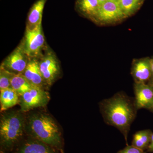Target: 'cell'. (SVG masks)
<instances>
[{
    "mask_svg": "<svg viewBox=\"0 0 153 153\" xmlns=\"http://www.w3.org/2000/svg\"><path fill=\"white\" fill-rule=\"evenodd\" d=\"M150 62L151 69L152 72V79L151 81L153 80V58L150 59Z\"/></svg>",
    "mask_w": 153,
    "mask_h": 153,
    "instance_id": "7402d4cb",
    "label": "cell"
},
{
    "mask_svg": "<svg viewBox=\"0 0 153 153\" xmlns=\"http://www.w3.org/2000/svg\"><path fill=\"white\" fill-rule=\"evenodd\" d=\"M126 17L118 3L108 0L100 6L94 21L100 24H112Z\"/></svg>",
    "mask_w": 153,
    "mask_h": 153,
    "instance_id": "52a82bcc",
    "label": "cell"
},
{
    "mask_svg": "<svg viewBox=\"0 0 153 153\" xmlns=\"http://www.w3.org/2000/svg\"><path fill=\"white\" fill-rule=\"evenodd\" d=\"M100 6L98 0H77L76 2V8L79 13L93 21L98 13Z\"/></svg>",
    "mask_w": 153,
    "mask_h": 153,
    "instance_id": "4fadbf2b",
    "label": "cell"
},
{
    "mask_svg": "<svg viewBox=\"0 0 153 153\" xmlns=\"http://www.w3.org/2000/svg\"><path fill=\"white\" fill-rule=\"evenodd\" d=\"M98 1L99 2L100 4V5L102 4L103 3L107 1H108V0H98Z\"/></svg>",
    "mask_w": 153,
    "mask_h": 153,
    "instance_id": "603a6c76",
    "label": "cell"
},
{
    "mask_svg": "<svg viewBox=\"0 0 153 153\" xmlns=\"http://www.w3.org/2000/svg\"><path fill=\"white\" fill-rule=\"evenodd\" d=\"M22 74L33 86L44 88L47 85L40 70L39 61L35 58L30 59Z\"/></svg>",
    "mask_w": 153,
    "mask_h": 153,
    "instance_id": "7c38bea8",
    "label": "cell"
},
{
    "mask_svg": "<svg viewBox=\"0 0 153 153\" xmlns=\"http://www.w3.org/2000/svg\"><path fill=\"white\" fill-rule=\"evenodd\" d=\"M39 66L45 83L50 86L59 76L60 68L59 62L55 55L48 52L41 58Z\"/></svg>",
    "mask_w": 153,
    "mask_h": 153,
    "instance_id": "ba28073f",
    "label": "cell"
},
{
    "mask_svg": "<svg viewBox=\"0 0 153 153\" xmlns=\"http://www.w3.org/2000/svg\"><path fill=\"white\" fill-rule=\"evenodd\" d=\"M45 43L42 24L34 28L27 27L25 40L22 42L25 53L30 59L41 54Z\"/></svg>",
    "mask_w": 153,
    "mask_h": 153,
    "instance_id": "277c9868",
    "label": "cell"
},
{
    "mask_svg": "<svg viewBox=\"0 0 153 153\" xmlns=\"http://www.w3.org/2000/svg\"><path fill=\"white\" fill-rule=\"evenodd\" d=\"M30 59L22 43L5 59L1 66L13 74H23Z\"/></svg>",
    "mask_w": 153,
    "mask_h": 153,
    "instance_id": "8992f818",
    "label": "cell"
},
{
    "mask_svg": "<svg viewBox=\"0 0 153 153\" xmlns=\"http://www.w3.org/2000/svg\"><path fill=\"white\" fill-rule=\"evenodd\" d=\"M23 113L22 111H12L1 115V150L4 152L13 151L23 140L26 127V118Z\"/></svg>",
    "mask_w": 153,
    "mask_h": 153,
    "instance_id": "3957f363",
    "label": "cell"
},
{
    "mask_svg": "<svg viewBox=\"0 0 153 153\" xmlns=\"http://www.w3.org/2000/svg\"><path fill=\"white\" fill-rule=\"evenodd\" d=\"M50 95L44 88L33 86L19 97V104L23 112L37 108L43 107L50 100Z\"/></svg>",
    "mask_w": 153,
    "mask_h": 153,
    "instance_id": "5b68a950",
    "label": "cell"
},
{
    "mask_svg": "<svg viewBox=\"0 0 153 153\" xmlns=\"http://www.w3.org/2000/svg\"><path fill=\"white\" fill-rule=\"evenodd\" d=\"M117 153H146L144 151L134 146L127 145L123 149L119 151Z\"/></svg>",
    "mask_w": 153,
    "mask_h": 153,
    "instance_id": "ffe728a7",
    "label": "cell"
},
{
    "mask_svg": "<svg viewBox=\"0 0 153 153\" xmlns=\"http://www.w3.org/2000/svg\"><path fill=\"white\" fill-rule=\"evenodd\" d=\"M111 1H113L115 2L118 3L120 1V0H111Z\"/></svg>",
    "mask_w": 153,
    "mask_h": 153,
    "instance_id": "cb8c5ba5",
    "label": "cell"
},
{
    "mask_svg": "<svg viewBox=\"0 0 153 153\" xmlns=\"http://www.w3.org/2000/svg\"><path fill=\"white\" fill-rule=\"evenodd\" d=\"M0 153H6L5 152H4V151L1 150V152H0Z\"/></svg>",
    "mask_w": 153,
    "mask_h": 153,
    "instance_id": "484cf974",
    "label": "cell"
},
{
    "mask_svg": "<svg viewBox=\"0 0 153 153\" xmlns=\"http://www.w3.org/2000/svg\"><path fill=\"white\" fill-rule=\"evenodd\" d=\"M147 151L148 152H153V133L152 134V137H151L150 143L148 147Z\"/></svg>",
    "mask_w": 153,
    "mask_h": 153,
    "instance_id": "44dd1931",
    "label": "cell"
},
{
    "mask_svg": "<svg viewBox=\"0 0 153 153\" xmlns=\"http://www.w3.org/2000/svg\"><path fill=\"white\" fill-rule=\"evenodd\" d=\"M131 74L135 83H146L148 81L152 80V72L149 58L134 60L132 65Z\"/></svg>",
    "mask_w": 153,
    "mask_h": 153,
    "instance_id": "8fae6325",
    "label": "cell"
},
{
    "mask_svg": "<svg viewBox=\"0 0 153 153\" xmlns=\"http://www.w3.org/2000/svg\"><path fill=\"white\" fill-rule=\"evenodd\" d=\"M15 153H63L54 147L28 136L15 148Z\"/></svg>",
    "mask_w": 153,
    "mask_h": 153,
    "instance_id": "9c48e42d",
    "label": "cell"
},
{
    "mask_svg": "<svg viewBox=\"0 0 153 153\" xmlns=\"http://www.w3.org/2000/svg\"><path fill=\"white\" fill-rule=\"evenodd\" d=\"M151 110H152V111H153V107L152 108V109H151Z\"/></svg>",
    "mask_w": 153,
    "mask_h": 153,
    "instance_id": "4316f807",
    "label": "cell"
},
{
    "mask_svg": "<svg viewBox=\"0 0 153 153\" xmlns=\"http://www.w3.org/2000/svg\"><path fill=\"white\" fill-rule=\"evenodd\" d=\"M47 0H38L30 9L27 27L32 28L42 24V15Z\"/></svg>",
    "mask_w": 153,
    "mask_h": 153,
    "instance_id": "5bb4252c",
    "label": "cell"
},
{
    "mask_svg": "<svg viewBox=\"0 0 153 153\" xmlns=\"http://www.w3.org/2000/svg\"><path fill=\"white\" fill-rule=\"evenodd\" d=\"M152 132L150 130H144L137 132L134 134L132 146L144 151L147 150L150 143Z\"/></svg>",
    "mask_w": 153,
    "mask_h": 153,
    "instance_id": "e0dca14e",
    "label": "cell"
},
{
    "mask_svg": "<svg viewBox=\"0 0 153 153\" xmlns=\"http://www.w3.org/2000/svg\"><path fill=\"white\" fill-rule=\"evenodd\" d=\"M26 131L28 136L63 152V138L60 129L49 114L35 112L29 115L26 118Z\"/></svg>",
    "mask_w": 153,
    "mask_h": 153,
    "instance_id": "7a4b0ae2",
    "label": "cell"
},
{
    "mask_svg": "<svg viewBox=\"0 0 153 153\" xmlns=\"http://www.w3.org/2000/svg\"><path fill=\"white\" fill-rule=\"evenodd\" d=\"M135 103L137 109L151 110L153 107V87L150 84L135 83Z\"/></svg>",
    "mask_w": 153,
    "mask_h": 153,
    "instance_id": "30bf717a",
    "label": "cell"
},
{
    "mask_svg": "<svg viewBox=\"0 0 153 153\" xmlns=\"http://www.w3.org/2000/svg\"><path fill=\"white\" fill-rule=\"evenodd\" d=\"M100 108L106 123L120 131L128 145V134L137 110L134 100L123 93H118L101 102Z\"/></svg>",
    "mask_w": 153,
    "mask_h": 153,
    "instance_id": "6da1fadb",
    "label": "cell"
},
{
    "mask_svg": "<svg viewBox=\"0 0 153 153\" xmlns=\"http://www.w3.org/2000/svg\"><path fill=\"white\" fill-rule=\"evenodd\" d=\"M12 88L19 97L30 90L32 85L22 74H14L11 80Z\"/></svg>",
    "mask_w": 153,
    "mask_h": 153,
    "instance_id": "2e32d148",
    "label": "cell"
},
{
    "mask_svg": "<svg viewBox=\"0 0 153 153\" xmlns=\"http://www.w3.org/2000/svg\"><path fill=\"white\" fill-rule=\"evenodd\" d=\"M13 73L6 70L1 66L0 68V90L6 88H12L11 80Z\"/></svg>",
    "mask_w": 153,
    "mask_h": 153,
    "instance_id": "d6986e66",
    "label": "cell"
},
{
    "mask_svg": "<svg viewBox=\"0 0 153 153\" xmlns=\"http://www.w3.org/2000/svg\"><path fill=\"white\" fill-rule=\"evenodd\" d=\"M19 96L13 88H6L1 90L0 103L1 111H5L19 104Z\"/></svg>",
    "mask_w": 153,
    "mask_h": 153,
    "instance_id": "9a60e30c",
    "label": "cell"
},
{
    "mask_svg": "<svg viewBox=\"0 0 153 153\" xmlns=\"http://www.w3.org/2000/svg\"><path fill=\"white\" fill-rule=\"evenodd\" d=\"M150 84L152 85V87H153V81H151V83H150Z\"/></svg>",
    "mask_w": 153,
    "mask_h": 153,
    "instance_id": "d4e9b609",
    "label": "cell"
},
{
    "mask_svg": "<svg viewBox=\"0 0 153 153\" xmlns=\"http://www.w3.org/2000/svg\"><path fill=\"white\" fill-rule=\"evenodd\" d=\"M143 0H120L118 3L121 10L126 17L129 16L137 10Z\"/></svg>",
    "mask_w": 153,
    "mask_h": 153,
    "instance_id": "ac0fdd59",
    "label": "cell"
}]
</instances>
